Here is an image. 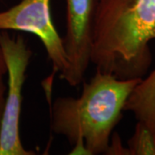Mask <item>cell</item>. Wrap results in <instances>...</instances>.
Listing matches in <instances>:
<instances>
[{
    "label": "cell",
    "mask_w": 155,
    "mask_h": 155,
    "mask_svg": "<svg viewBox=\"0 0 155 155\" xmlns=\"http://www.w3.org/2000/svg\"><path fill=\"white\" fill-rule=\"evenodd\" d=\"M155 0H98L91 63L120 79L142 78L152 63Z\"/></svg>",
    "instance_id": "6da1fadb"
},
{
    "label": "cell",
    "mask_w": 155,
    "mask_h": 155,
    "mask_svg": "<svg viewBox=\"0 0 155 155\" xmlns=\"http://www.w3.org/2000/svg\"><path fill=\"white\" fill-rule=\"evenodd\" d=\"M141 78L120 79L96 71L78 97H61L51 108V129L73 146L84 142L90 155L104 154L130 93Z\"/></svg>",
    "instance_id": "7a4b0ae2"
},
{
    "label": "cell",
    "mask_w": 155,
    "mask_h": 155,
    "mask_svg": "<svg viewBox=\"0 0 155 155\" xmlns=\"http://www.w3.org/2000/svg\"><path fill=\"white\" fill-rule=\"evenodd\" d=\"M0 45L8 74L0 128V155H35V151L23 147L20 136L22 89L32 51L22 36L12 37L7 31L0 32Z\"/></svg>",
    "instance_id": "3957f363"
},
{
    "label": "cell",
    "mask_w": 155,
    "mask_h": 155,
    "mask_svg": "<svg viewBox=\"0 0 155 155\" xmlns=\"http://www.w3.org/2000/svg\"><path fill=\"white\" fill-rule=\"evenodd\" d=\"M22 31L37 36L43 44L54 72L68 67L63 39L54 24L50 0H21L16 5L0 11V32Z\"/></svg>",
    "instance_id": "277c9868"
},
{
    "label": "cell",
    "mask_w": 155,
    "mask_h": 155,
    "mask_svg": "<svg viewBox=\"0 0 155 155\" xmlns=\"http://www.w3.org/2000/svg\"><path fill=\"white\" fill-rule=\"evenodd\" d=\"M98 0H66V33L63 37L68 67L60 75L71 86L84 80L91 63L95 14Z\"/></svg>",
    "instance_id": "5b68a950"
},
{
    "label": "cell",
    "mask_w": 155,
    "mask_h": 155,
    "mask_svg": "<svg viewBox=\"0 0 155 155\" xmlns=\"http://www.w3.org/2000/svg\"><path fill=\"white\" fill-rule=\"evenodd\" d=\"M124 110L133 113L136 120L145 123L155 135V70L134 86Z\"/></svg>",
    "instance_id": "8992f818"
},
{
    "label": "cell",
    "mask_w": 155,
    "mask_h": 155,
    "mask_svg": "<svg viewBox=\"0 0 155 155\" xmlns=\"http://www.w3.org/2000/svg\"><path fill=\"white\" fill-rule=\"evenodd\" d=\"M130 155H155V135L145 123L137 122L127 141Z\"/></svg>",
    "instance_id": "52a82bcc"
},
{
    "label": "cell",
    "mask_w": 155,
    "mask_h": 155,
    "mask_svg": "<svg viewBox=\"0 0 155 155\" xmlns=\"http://www.w3.org/2000/svg\"><path fill=\"white\" fill-rule=\"evenodd\" d=\"M111 142L106 149L104 154L108 155H130L129 150L122 143V140L117 133L112 134Z\"/></svg>",
    "instance_id": "ba28073f"
},
{
    "label": "cell",
    "mask_w": 155,
    "mask_h": 155,
    "mask_svg": "<svg viewBox=\"0 0 155 155\" xmlns=\"http://www.w3.org/2000/svg\"><path fill=\"white\" fill-rule=\"evenodd\" d=\"M6 88L7 86L5 84L4 78H0V128H1V122H2V117H3L4 107H5Z\"/></svg>",
    "instance_id": "9c48e42d"
},
{
    "label": "cell",
    "mask_w": 155,
    "mask_h": 155,
    "mask_svg": "<svg viewBox=\"0 0 155 155\" xmlns=\"http://www.w3.org/2000/svg\"><path fill=\"white\" fill-rule=\"evenodd\" d=\"M6 72H7V69H6L5 61L4 59V55L1 49V45H0V78H4Z\"/></svg>",
    "instance_id": "30bf717a"
}]
</instances>
